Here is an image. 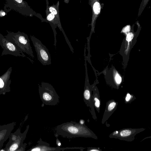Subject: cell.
I'll use <instances>...</instances> for the list:
<instances>
[{"label": "cell", "mask_w": 151, "mask_h": 151, "mask_svg": "<svg viewBox=\"0 0 151 151\" xmlns=\"http://www.w3.org/2000/svg\"><path fill=\"white\" fill-rule=\"evenodd\" d=\"M16 124V122H13L7 124L0 125V150L4 143L9 137Z\"/></svg>", "instance_id": "10"}, {"label": "cell", "mask_w": 151, "mask_h": 151, "mask_svg": "<svg viewBox=\"0 0 151 151\" xmlns=\"http://www.w3.org/2000/svg\"><path fill=\"white\" fill-rule=\"evenodd\" d=\"M37 144L33 147L27 151H63L66 150L78 149L80 151H83L84 148L81 147H52L50 146V144L43 141L41 138L37 142Z\"/></svg>", "instance_id": "7"}, {"label": "cell", "mask_w": 151, "mask_h": 151, "mask_svg": "<svg viewBox=\"0 0 151 151\" xmlns=\"http://www.w3.org/2000/svg\"><path fill=\"white\" fill-rule=\"evenodd\" d=\"M115 80L116 82L117 83L119 84L122 81L121 78L117 73H116V74L115 76Z\"/></svg>", "instance_id": "18"}, {"label": "cell", "mask_w": 151, "mask_h": 151, "mask_svg": "<svg viewBox=\"0 0 151 151\" xmlns=\"http://www.w3.org/2000/svg\"><path fill=\"white\" fill-rule=\"evenodd\" d=\"M19 3H21L22 2V0H15Z\"/></svg>", "instance_id": "24"}, {"label": "cell", "mask_w": 151, "mask_h": 151, "mask_svg": "<svg viewBox=\"0 0 151 151\" xmlns=\"http://www.w3.org/2000/svg\"><path fill=\"white\" fill-rule=\"evenodd\" d=\"M55 137L72 138L77 137L96 138L95 134L85 124L71 121L57 126L55 128Z\"/></svg>", "instance_id": "1"}, {"label": "cell", "mask_w": 151, "mask_h": 151, "mask_svg": "<svg viewBox=\"0 0 151 151\" xmlns=\"http://www.w3.org/2000/svg\"><path fill=\"white\" fill-rule=\"evenodd\" d=\"M0 45L3 49L1 55H11L15 56L26 57L19 48L1 34Z\"/></svg>", "instance_id": "6"}, {"label": "cell", "mask_w": 151, "mask_h": 151, "mask_svg": "<svg viewBox=\"0 0 151 151\" xmlns=\"http://www.w3.org/2000/svg\"><path fill=\"white\" fill-rule=\"evenodd\" d=\"M56 141L57 145L58 146V147H60V146H61V144L60 142L59 141V140L57 138Z\"/></svg>", "instance_id": "22"}, {"label": "cell", "mask_w": 151, "mask_h": 151, "mask_svg": "<svg viewBox=\"0 0 151 151\" xmlns=\"http://www.w3.org/2000/svg\"><path fill=\"white\" fill-rule=\"evenodd\" d=\"M49 10L51 13L55 15L57 14L58 13L56 9L54 7L51 6L49 8Z\"/></svg>", "instance_id": "19"}, {"label": "cell", "mask_w": 151, "mask_h": 151, "mask_svg": "<svg viewBox=\"0 0 151 151\" xmlns=\"http://www.w3.org/2000/svg\"><path fill=\"white\" fill-rule=\"evenodd\" d=\"M130 25H127L125 27L122 29V31L124 32H127L130 30Z\"/></svg>", "instance_id": "20"}, {"label": "cell", "mask_w": 151, "mask_h": 151, "mask_svg": "<svg viewBox=\"0 0 151 151\" xmlns=\"http://www.w3.org/2000/svg\"><path fill=\"white\" fill-rule=\"evenodd\" d=\"M38 91L42 102V107L45 105L55 106L58 103L59 96L53 86L49 83L42 82L38 86Z\"/></svg>", "instance_id": "2"}, {"label": "cell", "mask_w": 151, "mask_h": 151, "mask_svg": "<svg viewBox=\"0 0 151 151\" xmlns=\"http://www.w3.org/2000/svg\"><path fill=\"white\" fill-rule=\"evenodd\" d=\"M131 97V96L129 93L127 94V96L126 98L125 99L127 101H129Z\"/></svg>", "instance_id": "21"}, {"label": "cell", "mask_w": 151, "mask_h": 151, "mask_svg": "<svg viewBox=\"0 0 151 151\" xmlns=\"http://www.w3.org/2000/svg\"><path fill=\"white\" fill-rule=\"evenodd\" d=\"M12 68L10 67L3 75L0 76V95H5L6 92L10 91V85L11 80L10 76Z\"/></svg>", "instance_id": "9"}, {"label": "cell", "mask_w": 151, "mask_h": 151, "mask_svg": "<svg viewBox=\"0 0 151 151\" xmlns=\"http://www.w3.org/2000/svg\"><path fill=\"white\" fill-rule=\"evenodd\" d=\"M79 123L82 124H84V120L83 119H81Z\"/></svg>", "instance_id": "23"}, {"label": "cell", "mask_w": 151, "mask_h": 151, "mask_svg": "<svg viewBox=\"0 0 151 151\" xmlns=\"http://www.w3.org/2000/svg\"><path fill=\"white\" fill-rule=\"evenodd\" d=\"M55 16L54 14L50 13L48 15L47 17V19L49 21H52L54 19Z\"/></svg>", "instance_id": "16"}, {"label": "cell", "mask_w": 151, "mask_h": 151, "mask_svg": "<svg viewBox=\"0 0 151 151\" xmlns=\"http://www.w3.org/2000/svg\"><path fill=\"white\" fill-rule=\"evenodd\" d=\"M84 101L87 106L91 108V112L93 111V101L92 96L89 87L85 83L83 94Z\"/></svg>", "instance_id": "12"}, {"label": "cell", "mask_w": 151, "mask_h": 151, "mask_svg": "<svg viewBox=\"0 0 151 151\" xmlns=\"http://www.w3.org/2000/svg\"><path fill=\"white\" fill-rule=\"evenodd\" d=\"M149 0H142L139 9L138 16H139L147 4Z\"/></svg>", "instance_id": "14"}, {"label": "cell", "mask_w": 151, "mask_h": 151, "mask_svg": "<svg viewBox=\"0 0 151 151\" xmlns=\"http://www.w3.org/2000/svg\"><path fill=\"white\" fill-rule=\"evenodd\" d=\"M89 4L92 10L91 24L92 27H93L95 26L96 20L101 13V10L104 4L100 3L99 0H89Z\"/></svg>", "instance_id": "11"}, {"label": "cell", "mask_w": 151, "mask_h": 151, "mask_svg": "<svg viewBox=\"0 0 151 151\" xmlns=\"http://www.w3.org/2000/svg\"><path fill=\"white\" fill-rule=\"evenodd\" d=\"M29 125L27 126L26 128L23 133H21L19 128L17 129L13 133H11L9 140L4 149L5 151H24L27 144L23 143L28 129Z\"/></svg>", "instance_id": "3"}, {"label": "cell", "mask_w": 151, "mask_h": 151, "mask_svg": "<svg viewBox=\"0 0 151 151\" xmlns=\"http://www.w3.org/2000/svg\"><path fill=\"white\" fill-rule=\"evenodd\" d=\"M133 37V34L132 32H130L127 35L126 40L127 41H130L132 39Z\"/></svg>", "instance_id": "17"}, {"label": "cell", "mask_w": 151, "mask_h": 151, "mask_svg": "<svg viewBox=\"0 0 151 151\" xmlns=\"http://www.w3.org/2000/svg\"><path fill=\"white\" fill-rule=\"evenodd\" d=\"M93 101L94 102L95 107L96 109H99L100 106V101L99 98L95 96H92Z\"/></svg>", "instance_id": "15"}, {"label": "cell", "mask_w": 151, "mask_h": 151, "mask_svg": "<svg viewBox=\"0 0 151 151\" xmlns=\"http://www.w3.org/2000/svg\"><path fill=\"white\" fill-rule=\"evenodd\" d=\"M116 103L115 101H111L109 102L104 113L103 121L104 122L109 117L111 114L116 109Z\"/></svg>", "instance_id": "13"}, {"label": "cell", "mask_w": 151, "mask_h": 151, "mask_svg": "<svg viewBox=\"0 0 151 151\" xmlns=\"http://www.w3.org/2000/svg\"><path fill=\"white\" fill-rule=\"evenodd\" d=\"M37 53L38 60L44 65L51 64V58L48 50L41 42L33 36L30 37Z\"/></svg>", "instance_id": "5"}, {"label": "cell", "mask_w": 151, "mask_h": 151, "mask_svg": "<svg viewBox=\"0 0 151 151\" xmlns=\"http://www.w3.org/2000/svg\"><path fill=\"white\" fill-rule=\"evenodd\" d=\"M141 129H124L113 132L110 135V137H114L127 141H131L137 133L142 131Z\"/></svg>", "instance_id": "8"}, {"label": "cell", "mask_w": 151, "mask_h": 151, "mask_svg": "<svg viewBox=\"0 0 151 151\" xmlns=\"http://www.w3.org/2000/svg\"><path fill=\"white\" fill-rule=\"evenodd\" d=\"M1 14L3 16H4L5 14V13L4 12H3V13H2Z\"/></svg>", "instance_id": "25"}, {"label": "cell", "mask_w": 151, "mask_h": 151, "mask_svg": "<svg viewBox=\"0 0 151 151\" xmlns=\"http://www.w3.org/2000/svg\"><path fill=\"white\" fill-rule=\"evenodd\" d=\"M16 46L19 48L23 52L34 58L32 48L30 43L28 36L23 33H9L5 37Z\"/></svg>", "instance_id": "4"}]
</instances>
